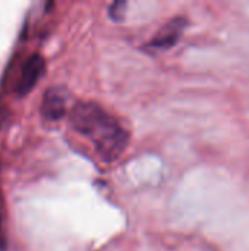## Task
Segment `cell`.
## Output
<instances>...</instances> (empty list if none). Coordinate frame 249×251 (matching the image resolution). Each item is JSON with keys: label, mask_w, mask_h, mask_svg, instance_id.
<instances>
[{"label": "cell", "mask_w": 249, "mask_h": 251, "mask_svg": "<svg viewBox=\"0 0 249 251\" xmlns=\"http://www.w3.org/2000/svg\"><path fill=\"white\" fill-rule=\"evenodd\" d=\"M70 124L78 132L91 138L104 160L117 159L129 140L120 124L94 103H76L70 112Z\"/></svg>", "instance_id": "cell-1"}, {"label": "cell", "mask_w": 249, "mask_h": 251, "mask_svg": "<svg viewBox=\"0 0 249 251\" xmlns=\"http://www.w3.org/2000/svg\"><path fill=\"white\" fill-rule=\"evenodd\" d=\"M44 68H45V62H44L43 56L38 53L31 54L23 62V65L21 68V75H19V79L15 87L16 94L25 96L26 93H29L35 87V84L41 78V75L44 74Z\"/></svg>", "instance_id": "cell-2"}, {"label": "cell", "mask_w": 249, "mask_h": 251, "mask_svg": "<svg viewBox=\"0 0 249 251\" xmlns=\"http://www.w3.org/2000/svg\"><path fill=\"white\" fill-rule=\"evenodd\" d=\"M41 113L48 121H59L66 115V93L60 87L45 91L41 101Z\"/></svg>", "instance_id": "cell-3"}, {"label": "cell", "mask_w": 249, "mask_h": 251, "mask_svg": "<svg viewBox=\"0 0 249 251\" xmlns=\"http://www.w3.org/2000/svg\"><path fill=\"white\" fill-rule=\"evenodd\" d=\"M186 25V21L183 18H175L169 21L153 38V41L148 44V47L153 49H169L172 47L181 37L183 28Z\"/></svg>", "instance_id": "cell-4"}, {"label": "cell", "mask_w": 249, "mask_h": 251, "mask_svg": "<svg viewBox=\"0 0 249 251\" xmlns=\"http://www.w3.org/2000/svg\"><path fill=\"white\" fill-rule=\"evenodd\" d=\"M125 7H126V3H125V1H116V3H113V4H110V7H109V15H110L114 21H120V19H123Z\"/></svg>", "instance_id": "cell-5"}, {"label": "cell", "mask_w": 249, "mask_h": 251, "mask_svg": "<svg viewBox=\"0 0 249 251\" xmlns=\"http://www.w3.org/2000/svg\"><path fill=\"white\" fill-rule=\"evenodd\" d=\"M0 225H1V213H0Z\"/></svg>", "instance_id": "cell-6"}]
</instances>
